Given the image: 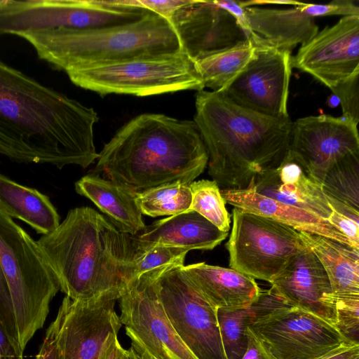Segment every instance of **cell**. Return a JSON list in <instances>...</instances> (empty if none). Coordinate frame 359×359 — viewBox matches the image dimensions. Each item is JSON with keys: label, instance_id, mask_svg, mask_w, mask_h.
Instances as JSON below:
<instances>
[{"label": "cell", "instance_id": "cell-1", "mask_svg": "<svg viewBox=\"0 0 359 359\" xmlns=\"http://www.w3.org/2000/svg\"><path fill=\"white\" fill-rule=\"evenodd\" d=\"M97 113L0 60V155L25 163L83 168L99 157Z\"/></svg>", "mask_w": 359, "mask_h": 359}, {"label": "cell", "instance_id": "cell-2", "mask_svg": "<svg viewBox=\"0 0 359 359\" xmlns=\"http://www.w3.org/2000/svg\"><path fill=\"white\" fill-rule=\"evenodd\" d=\"M208 155V173L220 189H245L278 167L290 147L293 122L245 109L222 92L199 90L194 120Z\"/></svg>", "mask_w": 359, "mask_h": 359}, {"label": "cell", "instance_id": "cell-3", "mask_svg": "<svg viewBox=\"0 0 359 359\" xmlns=\"http://www.w3.org/2000/svg\"><path fill=\"white\" fill-rule=\"evenodd\" d=\"M208 162L206 147L194 121L142 114L104 144L94 172L140 192L176 181L190 184Z\"/></svg>", "mask_w": 359, "mask_h": 359}, {"label": "cell", "instance_id": "cell-4", "mask_svg": "<svg viewBox=\"0 0 359 359\" xmlns=\"http://www.w3.org/2000/svg\"><path fill=\"white\" fill-rule=\"evenodd\" d=\"M36 242L60 290L72 300L118 299L130 281L132 237L91 208L70 210Z\"/></svg>", "mask_w": 359, "mask_h": 359}, {"label": "cell", "instance_id": "cell-5", "mask_svg": "<svg viewBox=\"0 0 359 359\" xmlns=\"http://www.w3.org/2000/svg\"><path fill=\"white\" fill-rule=\"evenodd\" d=\"M15 36L27 41L39 59L65 73L183 51L171 23L153 12L137 22L107 29H36Z\"/></svg>", "mask_w": 359, "mask_h": 359}, {"label": "cell", "instance_id": "cell-6", "mask_svg": "<svg viewBox=\"0 0 359 359\" xmlns=\"http://www.w3.org/2000/svg\"><path fill=\"white\" fill-rule=\"evenodd\" d=\"M0 266L7 280L22 351L41 329L59 281L36 241L0 210Z\"/></svg>", "mask_w": 359, "mask_h": 359}, {"label": "cell", "instance_id": "cell-7", "mask_svg": "<svg viewBox=\"0 0 359 359\" xmlns=\"http://www.w3.org/2000/svg\"><path fill=\"white\" fill-rule=\"evenodd\" d=\"M76 86L101 95L144 97L203 90L196 63L184 51L144 57L67 72Z\"/></svg>", "mask_w": 359, "mask_h": 359}, {"label": "cell", "instance_id": "cell-8", "mask_svg": "<svg viewBox=\"0 0 359 359\" xmlns=\"http://www.w3.org/2000/svg\"><path fill=\"white\" fill-rule=\"evenodd\" d=\"M252 305L248 327L276 359H313L351 341L327 320L286 302L270 289L262 290Z\"/></svg>", "mask_w": 359, "mask_h": 359}, {"label": "cell", "instance_id": "cell-9", "mask_svg": "<svg viewBox=\"0 0 359 359\" xmlns=\"http://www.w3.org/2000/svg\"><path fill=\"white\" fill-rule=\"evenodd\" d=\"M151 13L111 0H8L0 8V36L36 29H107L137 22Z\"/></svg>", "mask_w": 359, "mask_h": 359}, {"label": "cell", "instance_id": "cell-10", "mask_svg": "<svg viewBox=\"0 0 359 359\" xmlns=\"http://www.w3.org/2000/svg\"><path fill=\"white\" fill-rule=\"evenodd\" d=\"M226 248L230 268L271 283L306 248L299 231L273 219L233 208Z\"/></svg>", "mask_w": 359, "mask_h": 359}, {"label": "cell", "instance_id": "cell-11", "mask_svg": "<svg viewBox=\"0 0 359 359\" xmlns=\"http://www.w3.org/2000/svg\"><path fill=\"white\" fill-rule=\"evenodd\" d=\"M156 292L175 332L197 359H226L217 309L192 285L181 267L156 276Z\"/></svg>", "mask_w": 359, "mask_h": 359}, {"label": "cell", "instance_id": "cell-12", "mask_svg": "<svg viewBox=\"0 0 359 359\" xmlns=\"http://www.w3.org/2000/svg\"><path fill=\"white\" fill-rule=\"evenodd\" d=\"M160 273L128 283L118 299L121 322L137 353L155 359H197L175 332L158 298L155 279Z\"/></svg>", "mask_w": 359, "mask_h": 359}, {"label": "cell", "instance_id": "cell-13", "mask_svg": "<svg viewBox=\"0 0 359 359\" xmlns=\"http://www.w3.org/2000/svg\"><path fill=\"white\" fill-rule=\"evenodd\" d=\"M254 43V57L222 93L234 103L255 112L275 118L289 117L291 52Z\"/></svg>", "mask_w": 359, "mask_h": 359}, {"label": "cell", "instance_id": "cell-14", "mask_svg": "<svg viewBox=\"0 0 359 359\" xmlns=\"http://www.w3.org/2000/svg\"><path fill=\"white\" fill-rule=\"evenodd\" d=\"M292 66L330 90L359 74V15L344 16L318 32L292 57Z\"/></svg>", "mask_w": 359, "mask_h": 359}, {"label": "cell", "instance_id": "cell-15", "mask_svg": "<svg viewBox=\"0 0 359 359\" xmlns=\"http://www.w3.org/2000/svg\"><path fill=\"white\" fill-rule=\"evenodd\" d=\"M289 151L323 183L330 166L340 157L359 151L358 123L327 114L309 116L293 122Z\"/></svg>", "mask_w": 359, "mask_h": 359}, {"label": "cell", "instance_id": "cell-16", "mask_svg": "<svg viewBox=\"0 0 359 359\" xmlns=\"http://www.w3.org/2000/svg\"><path fill=\"white\" fill-rule=\"evenodd\" d=\"M170 22L182 50L195 62L250 39L234 16L213 1L188 0Z\"/></svg>", "mask_w": 359, "mask_h": 359}, {"label": "cell", "instance_id": "cell-17", "mask_svg": "<svg viewBox=\"0 0 359 359\" xmlns=\"http://www.w3.org/2000/svg\"><path fill=\"white\" fill-rule=\"evenodd\" d=\"M116 300L69 299L60 332L62 359L100 358L108 339L122 326L114 309Z\"/></svg>", "mask_w": 359, "mask_h": 359}, {"label": "cell", "instance_id": "cell-18", "mask_svg": "<svg viewBox=\"0 0 359 359\" xmlns=\"http://www.w3.org/2000/svg\"><path fill=\"white\" fill-rule=\"evenodd\" d=\"M252 187L264 196L306 210L325 219L332 212L322 184L289 149L278 167L257 176Z\"/></svg>", "mask_w": 359, "mask_h": 359}, {"label": "cell", "instance_id": "cell-19", "mask_svg": "<svg viewBox=\"0 0 359 359\" xmlns=\"http://www.w3.org/2000/svg\"><path fill=\"white\" fill-rule=\"evenodd\" d=\"M271 284L270 290L286 302L332 323L323 303V297L332 292L330 283L320 261L307 246L291 259Z\"/></svg>", "mask_w": 359, "mask_h": 359}, {"label": "cell", "instance_id": "cell-20", "mask_svg": "<svg viewBox=\"0 0 359 359\" xmlns=\"http://www.w3.org/2000/svg\"><path fill=\"white\" fill-rule=\"evenodd\" d=\"M302 6L287 9L244 8L250 39L289 52L298 44H305L318 32V27Z\"/></svg>", "mask_w": 359, "mask_h": 359}, {"label": "cell", "instance_id": "cell-21", "mask_svg": "<svg viewBox=\"0 0 359 359\" xmlns=\"http://www.w3.org/2000/svg\"><path fill=\"white\" fill-rule=\"evenodd\" d=\"M195 211H187L146 226L132 238L135 248L156 245L192 250H212L228 236Z\"/></svg>", "mask_w": 359, "mask_h": 359}, {"label": "cell", "instance_id": "cell-22", "mask_svg": "<svg viewBox=\"0 0 359 359\" xmlns=\"http://www.w3.org/2000/svg\"><path fill=\"white\" fill-rule=\"evenodd\" d=\"M182 269L201 296L217 309L249 307L262 290L254 278L231 268L200 262Z\"/></svg>", "mask_w": 359, "mask_h": 359}, {"label": "cell", "instance_id": "cell-23", "mask_svg": "<svg viewBox=\"0 0 359 359\" xmlns=\"http://www.w3.org/2000/svg\"><path fill=\"white\" fill-rule=\"evenodd\" d=\"M220 193L226 203L243 211L273 219L298 231L332 238L359 249L327 219L301 208L264 196L253 187L220 189Z\"/></svg>", "mask_w": 359, "mask_h": 359}, {"label": "cell", "instance_id": "cell-24", "mask_svg": "<svg viewBox=\"0 0 359 359\" xmlns=\"http://www.w3.org/2000/svg\"><path fill=\"white\" fill-rule=\"evenodd\" d=\"M75 190L90 199L121 232L135 236L146 227L135 192L96 175L81 177Z\"/></svg>", "mask_w": 359, "mask_h": 359}, {"label": "cell", "instance_id": "cell-25", "mask_svg": "<svg viewBox=\"0 0 359 359\" xmlns=\"http://www.w3.org/2000/svg\"><path fill=\"white\" fill-rule=\"evenodd\" d=\"M0 210L12 219L24 222L42 236L54 231L60 223V215L47 195L1 173Z\"/></svg>", "mask_w": 359, "mask_h": 359}, {"label": "cell", "instance_id": "cell-26", "mask_svg": "<svg viewBox=\"0 0 359 359\" xmlns=\"http://www.w3.org/2000/svg\"><path fill=\"white\" fill-rule=\"evenodd\" d=\"M299 236L323 266L333 293L359 294L358 248L304 231Z\"/></svg>", "mask_w": 359, "mask_h": 359}, {"label": "cell", "instance_id": "cell-27", "mask_svg": "<svg viewBox=\"0 0 359 359\" xmlns=\"http://www.w3.org/2000/svg\"><path fill=\"white\" fill-rule=\"evenodd\" d=\"M255 52V45L249 39L229 50L196 62L204 88L223 91L245 68Z\"/></svg>", "mask_w": 359, "mask_h": 359}, {"label": "cell", "instance_id": "cell-28", "mask_svg": "<svg viewBox=\"0 0 359 359\" xmlns=\"http://www.w3.org/2000/svg\"><path fill=\"white\" fill-rule=\"evenodd\" d=\"M136 203L142 215L151 217L172 216L187 211L191 203L189 184L176 181L135 192Z\"/></svg>", "mask_w": 359, "mask_h": 359}, {"label": "cell", "instance_id": "cell-29", "mask_svg": "<svg viewBox=\"0 0 359 359\" xmlns=\"http://www.w3.org/2000/svg\"><path fill=\"white\" fill-rule=\"evenodd\" d=\"M322 187L327 197L359 212V151L338 158L327 170Z\"/></svg>", "mask_w": 359, "mask_h": 359}, {"label": "cell", "instance_id": "cell-30", "mask_svg": "<svg viewBox=\"0 0 359 359\" xmlns=\"http://www.w3.org/2000/svg\"><path fill=\"white\" fill-rule=\"evenodd\" d=\"M189 187L191 203L187 211H195L219 230L229 231L231 217L217 184L214 180H201L191 182Z\"/></svg>", "mask_w": 359, "mask_h": 359}, {"label": "cell", "instance_id": "cell-31", "mask_svg": "<svg viewBox=\"0 0 359 359\" xmlns=\"http://www.w3.org/2000/svg\"><path fill=\"white\" fill-rule=\"evenodd\" d=\"M253 305L243 309H217V314L226 359H241L248 346L247 328Z\"/></svg>", "mask_w": 359, "mask_h": 359}, {"label": "cell", "instance_id": "cell-32", "mask_svg": "<svg viewBox=\"0 0 359 359\" xmlns=\"http://www.w3.org/2000/svg\"><path fill=\"white\" fill-rule=\"evenodd\" d=\"M189 250L175 247L156 245L135 248L131 261L130 280L145 273H160L184 266Z\"/></svg>", "mask_w": 359, "mask_h": 359}, {"label": "cell", "instance_id": "cell-33", "mask_svg": "<svg viewBox=\"0 0 359 359\" xmlns=\"http://www.w3.org/2000/svg\"><path fill=\"white\" fill-rule=\"evenodd\" d=\"M333 325L347 339L358 343L359 294L330 292L323 299Z\"/></svg>", "mask_w": 359, "mask_h": 359}, {"label": "cell", "instance_id": "cell-34", "mask_svg": "<svg viewBox=\"0 0 359 359\" xmlns=\"http://www.w3.org/2000/svg\"><path fill=\"white\" fill-rule=\"evenodd\" d=\"M69 297H65L55 320L48 326L36 359H62L60 332Z\"/></svg>", "mask_w": 359, "mask_h": 359}, {"label": "cell", "instance_id": "cell-35", "mask_svg": "<svg viewBox=\"0 0 359 359\" xmlns=\"http://www.w3.org/2000/svg\"><path fill=\"white\" fill-rule=\"evenodd\" d=\"M342 108V116L359 121V74H356L332 88Z\"/></svg>", "mask_w": 359, "mask_h": 359}, {"label": "cell", "instance_id": "cell-36", "mask_svg": "<svg viewBox=\"0 0 359 359\" xmlns=\"http://www.w3.org/2000/svg\"><path fill=\"white\" fill-rule=\"evenodd\" d=\"M0 323L13 343L20 348L18 343L17 323L10 289L0 266ZM21 349V348H20ZM24 352V351H23Z\"/></svg>", "mask_w": 359, "mask_h": 359}, {"label": "cell", "instance_id": "cell-37", "mask_svg": "<svg viewBox=\"0 0 359 359\" xmlns=\"http://www.w3.org/2000/svg\"><path fill=\"white\" fill-rule=\"evenodd\" d=\"M302 8L313 18L333 15H359L358 2L351 0H335L326 4H304Z\"/></svg>", "mask_w": 359, "mask_h": 359}, {"label": "cell", "instance_id": "cell-38", "mask_svg": "<svg viewBox=\"0 0 359 359\" xmlns=\"http://www.w3.org/2000/svg\"><path fill=\"white\" fill-rule=\"evenodd\" d=\"M111 1L117 5L148 9L170 22L174 12L187 4L188 0H111Z\"/></svg>", "mask_w": 359, "mask_h": 359}, {"label": "cell", "instance_id": "cell-39", "mask_svg": "<svg viewBox=\"0 0 359 359\" xmlns=\"http://www.w3.org/2000/svg\"><path fill=\"white\" fill-rule=\"evenodd\" d=\"M330 208L332 212L327 220L359 248V220L338 212L331 205Z\"/></svg>", "mask_w": 359, "mask_h": 359}, {"label": "cell", "instance_id": "cell-40", "mask_svg": "<svg viewBox=\"0 0 359 359\" xmlns=\"http://www.w3.org/2000/svg\"><path fill=\"white\" fill-rule=\"evenodd\" d=\"M248 346L241 359H276L267 346L248 327Z\"/></svg>", "mask_w": 359, "mask_h": 359}, {"label": "cell", "instance_id": "cell-41", "mask_svg": "<svg viewBox=\"0 0 359 359\" xmlns=\"http://www.w3.org/2000/svg\"><path fill=\"white\" fill-rule=\"evenodd\" d=\"M313 359H359V343L344 342Z\"/></svg>", "mask_w": 359, "mask_h": 359}, {"label": "cell", "instance_id": "cell-42", "mask_svg": "<svg viewBox=\"0 0 359 359\" xmlns=\"http://www.w3.org/2000/svg\"><path fill=\"white\" fill-rule=\"evenodd\" d=\"M0 359H24L23 351L13 343L1 323Z\"/></svg>", "mask_w": 359, "mask_h": 359}, {"label": "cell", "instance_id": "cell-43", "mask_svg": "<svg viewBox=\"0 0 359 359\" xmlns=\"http://www.w3.org/2000/svg\"><path fill=\"white\" fill-rule=\"evenodd\" d=\"M213 2L215 4L226 10L231 14H232L234 16V18L237 20L240 26L246 32V34L248 35L250 38V34L248 29L247 20L245 15L244 8H243L240 5L238 1H213Z\"/></svg>", "mask_w": 359, "mask_h": 359}, {"label": "cell", "instance_id": "cell-44", "mask_svg": "<svg viewBox=\"0 0 359 359\" xmlns=\"http://www.w3.org/2000/svg\"><path fill=\"white\" fill-rule=\"evenodd\" d=\"M117 336L114 334L108 339L99 359H126V349L122 347Z\"/></svg>", "mask_w": 359, "mask_h": 359}, {"label": "cell", "instance_id": "cell-45", "mask_svg": "<svg viewBox=\"0 0 359 359\" xmlns=\"http://www.w3.org/2000/svg\"><path fill=\"white\" fill-rule=\"evenodd\" d=\"M243 8L251 7L263 4H277V5H292L294 6H302L304 3L292 0H250L238 1Z\"/></svg>", "mask_w": 359, "mask_h": 359}, {"label": "cell", "instance_id": "cell-46", "mask_svg": "<svg viewBox=\"0 0 359 359\" xmlns=\"http://www.w3.org/2000/svg\"><path fill=\"white\" fill-rule=\"evenodd\" d=\"M126 359H140V356L131 346L126 350Z\"/></svg>", "mask_w": 359, "mask_h": 359}, {"label": "cell", "instance_id": "cell-47", "mask_svg": "<svg viewBox=\"0 0 359 359\" xmlns=\"http://www.w3.org/2000/svg\"><path fill=\"white\" fill-rule=\"evenodd\" d=\"M137 353L140 355V359H155L154 358H153L152 356L149 355V354H147L144 352H140Z\"/></svg>", "mask_w": 359, "mask_h": 359}, {"label": "cell", "instance_id": "cell-48", "mask_svg": "<svg viewBox=\"0 0 359 359\" xmlns=\"http://www.w3.org/2000/svg\"><path fill=\"white\" fill-rule=\"evenodd\" d=\"M8 0H0V8L7 3Z\"/></svg>", "mask_w": 359, "mask_h": 359}]
</instances>
